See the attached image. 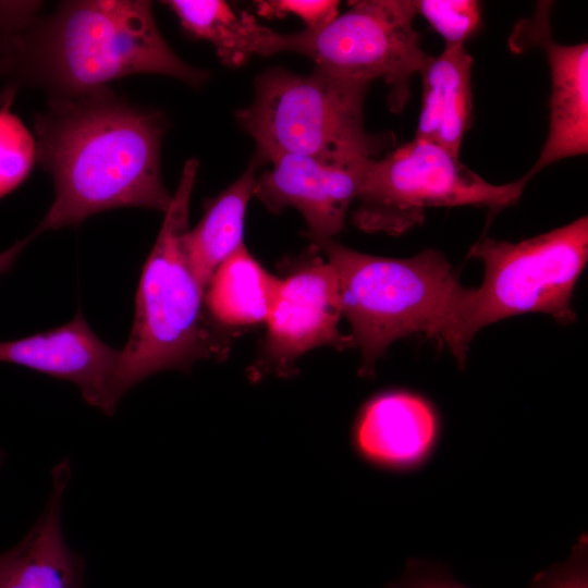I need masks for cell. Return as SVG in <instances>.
Masks as SVG:
<instances>
[{
	"instance_id": "6da1fadb",
	"label": "cell",
	"mask_w": 588,
	"mask_h": 588,
	"mask_svg": "<svg viewBox=\"0 0 588 588\" xmlns=\"http://www.w3.org/2000/svg\"><path fill=\"white\" fill-rule=\"evenodd\" d=\"M161 112L136 107L108 87L50 98L34 118L36 160L54 199L33 233L75 226L115 208L168 209L160 164Z\"/></svg>"
},
{
	"instance_id": "7a4b0ae2",
	"label": "cell",
	"mask_w": 588,
	"mask_h": 588,
	"mask_svg": "<svg viewBox=\"0 0 588 588\" xmlns=\"http://www.w3.org/2000/svg\"><path fill=\"white\" fill-rule=\"evenodd\" d=\"M38 10L0 36V73L50 98L84 95L136 74L167 75L193 87L208 78L167 44L149 1H63L48 14Z\"/></svg>"
},
{
	"instance_id": "3957f363",
	"label": "cell",
	"mask_w": 588,
	"mask_h": 588,
	"mask_svg": "<svg viewBox=\"0 0 588 588\" xmlns=\"http://www.w3.org/2000/svg\"><path fill=\"white\" fill-rule=\"evenodd\" d=\"M311 244L335 270L342 314L362 354L359 375H371L387 348L412 334L437 341L464 365L460 326L469 289L458 282L441 252L428 248L411 258H389L354 250L334 238Z\"/></svg>"
},
{
	"instance_id": "277c9868",
	"label": "cell",
	"mask_w": 588,
	"mask_h": 588,
	"mask_svg": "<svg viewBox=\"0 0 588 588\" xmlns=\"http://www.w3.org/2000/svg\"><path fill=\"white\" fill-rule=\"evenodd\" d=\"M199 162L188 159L156 242L143 265L134 321L120 350L114 390L119 400L134 385L164 370L188 371L200 359H223L226 335L209 316L205 287L188 262L184 236Z\"/></svg>"
},
{
	"instance_id": "5b68a950",
	"label": "cell",
	"mask_w": 588,
	"mask_h": 588,
	"mask_svg": "<svg viewBox=\"0 0 588 588\" xmlns=\"http://www.w3.org/2000/svg\"><path fill=\"white\" fill-rule=\"evenodd\" d=\"M369 85L317 66L309 74L271 68L256 77L253 100L236 121L253 137L260 166L283 154L333 163L376 159L392 136L365 126Z\"/></svg>"
},
{
	"instance_id": "8992f818",
	"label": "cell",
	"mask_w": 588,
	"mask_h": 588,
	"mask_svg": "<svg viewBox=\"0 0 588 588\" xmlns=\"http://www.w3.org/2000/svg\"><path fill=\"white\" fill-rule=\"evenodd\" d=\"M483 262L485 277L469 289L460 327L467 352L474 335L486 326L529 313H541L568 323L576 283L588 260V217L517 243L485 237L469 249Z\"/></svg>"
},
{
	"instance_id": "52a82bcc",
	"label": "cell",
	"mask_w": 588,
	"mask_h": 588,
	"mask_svg": "<svg viewBox=\"0 0 588 588\" xmlns=\"http://www.w3.org/2000/svg\"><path fill=\"white\" fill-rule=\"evenodd\" d=\"M531 179L526 173L492 184L443 147L413 137L369 161L351 218L365 232L400 235L422 223L431 207L483 206L497 212L513 206Z\"/></svg>"
},
{
	"instance_id": "ba28073f",
	"label": "cell",
	"mask_w": 588,
	"mask_h": 588,
	"mask_svg": "<svg viewBox=\"0 0 588 588\" xmlns=\"http://www.w3.org/2000/svg\"><path fill=\"white\" fill-rule=\"evenodd\" d=\"M412 0H360L327 25L294 34L279 33L277 53L303 54L334 75L367 83L381 78L388 86L392 112L405 108L413 76L429 54L413 26Z\"/></svg>"
},
{
	"instance_id": "9c48e42d",
	"label": "cell",
	"mask_w": 588,
	"mask_h": 588,
	"mask_svg": "<svg viewBox=\"0 0 588 588\" xmlns=\"http://www.w3.org/2000/svg\"><path fill=\"white\" fill-rule=\"evenodd\" d=\"M314 244L284 264L275 296L267 317V332L259 354L248 369L252 381L267 376L289 378L307 352L322 346L342 351L353 344L340 331L342 304L332 265Z\"/></svg>"
},
{
	"instance_id": "30bf717a",
	"label": "cell",
	"mask_w": 588,
	"mask_h": 588,
	"mask_svg": "<svg viewBox=\"0 0 588 588\" xmlns=\"http://www.w3.org/2000/svg\"><path fill=\"white\" fill-rule=\"evenodd\" d=\"M372 160V159H370ZM370 160L333 163L301 155H278L257 176L254 196L272 213L292 207L307 223L310 242L334 238L344 228Z\"/></svg>"
},
{
	"instance_id": "8fae6325",
	"label": "cell",
	"mask_w": 588,
	"mask_h": 588,
	"mask_svg": "<svg viewBox=\"0 0 588 588\" xmlns=\"http://www.w3.org/2000/svg\"><path fill=\"white\" fill-rule=\"evenodd\" d=\"M120 350L106 344L81 310L54 329L0 342V362L23 366L75 384L83 399L106 415L117 409L114 377Z\"/></svg>"
},
{
	"instance_id": "7c38bea8",
	"label": "cell",
	"mask_w": 588,
	"mask_h": 588,
	"mask_svg": "<svg viewBox=\"0 0 588 588\" xmlns=\"http://www.w3.org/2000/svg\"><path fill=\"white\" fill-rule=\"evenodd\" d=\"M437 419L421 397L388 391L362 408L353 431L355 451L384 469H403L421 461L433 445Z\"/></svg>"
},
{
	"instance_id": "4fadbf2b",
	"label": "cell",
	"mask_w": 588,
	"mask_h": 588,
	"mask_svg": "<svg viewBox=\"0 0 588 588\" xmlns=\"http://www.w3.org/2000/svg\"><path fill=\"white\" fill-rule=\"evenodd\" d=\"M70 466L53 469L48 504L30 531L4 552L0 588H85L84 561L66 543L61 525V500Z\"/></svg>"
},
{
	"instance_id": "5bb4252c",
	"label": "cell",
	"mask_w": 588,
	"mask_h": 588,
	"mask_svg": "<svg viewBox=\"0 0 588 588\" xmlns=\"http://www.w3.org/2000/svg\"><path fill=\"white\" fill-rule=\"evenodd\" d=\"M546 50L551 76L549 131L535 164L532 177L544 168L588 152V45H561L548 34V25L534 28Z\"/></svg>"
},
{
	"instance_id": "9a60e30c",
	"label": "cell",
	"mask_w": 588,
	"mask_h": 588,
	"mask_svg": "<svg viewBox=\"0 0 588 588\" xmlns=\"http://www.w3.org/2000/svg\"><path fill=\"white\" fill-rule=\"evenodd\" d=\"M473 58L465 46H444L429 56L419 73L422 101L414 137L434 143L460 157L473 112Z\"/></svg>"
},
{
	"instance_id": "2e32d148",
	"label": "cell",
	"mask_w": 588,
	"mask_h": 588,
	"mask_svg": "<svg viewBox=\"0 0 588 588\" xmlns=\"http://www.w3.org/2000/svg\"><path fill=\"white\" fill-rule=\"evenodd\" d=\"M259 167L253 156L243 174L207 201L201 219L184 236L188 262L205 289L216 269L245 245V215L254 196Z\"/></svg>"
},
{
	"instance_id": "e0dca14e",
	"label": "cell",
	"mask_w": 588,
	"mask_h": 588,
	"mask_svg": "<svg viewBox=\"0 0 588 588\" xmlns=\"http://www.w3.org/2000/svg\"><path fill=\"white\" fill-rule=\"evenodd\" d=\"M191 36L210 42L220 61L240 66L254 56L275 54L278 32L261 25L247 12H235L221 0L163 2Z\"/></svg>"
},
{
	"instance_id": "ac0fdd59",
	"label": "cell",
	"mask_w": 588,
	"mask_h": 588,
	"mask_svg": "<svg viewBox=\"0 0 588 588\" xmlns=\"http://www.w3.org/2000/svg\"><path fill=\"white\" fill-rule=\"evenodd\" d=\"M278 284L279 278L243 245L213 272L205 289V306L221 328L266 322Z\"/></svg>"
},
{
	"instance_id": "d6986e66",
	"label": "cell",
	"mask_w": 588,
	"mask_h": 588,
	"mask_svg": "<svg viewBox=\"0 0 588 588\" xmlns=\"http://www.w3.org/2000/svg\"><path fill=\"white\" fill-rule=\"evenodd\" d=\"M35 160L34 136L7 105L0 109V198L24 182Z\"/></svg>"
},
{
	"instance_id": "ffe728a7",
	"label": "cell",
	"mask_w": 588,
	"mask_h": 588,
	"mask_svg": "<svg viewBox=\"0 0 588 588\" xmlns=\"http://www.w3.org/2000/svg\"><path fill=\"white\" fill-rule=\"evenodd\" d=\"M420 14L444 40L445 46H465L481 23L480 4L475 0H415Z\"/></svg>"
},
{
	"instance_id": "44dd1931",
	"label": "cell",
	"mask_w": 588,
	"mask_h": 588,
	"mask_svg": "<svg viewBox=\"0 0 588 588\" xmlns=\"http://www.w3.org/2000/svg\"><path fill=\"white\" fill-rule=\"evenodd\" d=\"M255 5L257 13L266 17L295 15L308 29L320 28L339 14V1L333 0H268Z\"/></svg>"
},
{
	"instance_id": "7402d4cb",
	"label": "cell",
	"mask_w": 588,
	"mask_h": 588,
	"mask_svg": "<svg viewBox=\"0 0 588 588\" xmlns=\"http://www.w3.org/2000/svg\"><path fill=\"white\" fill-rule=\"evenodd\" d=\"M530 588H588V566L586 544L576 547L564 563L539 573Z\"/></svg>"
},
{
	"instance_id": "603a6c76",
	"label": "cell",
	"mask_w": 588,
	"mask_h": 588,
	"mask_svg": "<svg viewBox=\"0 0 588 588\" xmlns=\"http://www.w3.org/2000/svg\"><path fill=\"white\" fill-rule=\"evenodd\" d=\"M404 584L408 588H468L443 574L414 566Z\"/></svg>"
},
{
	"instance_id": "cb8c5ba5",
	"label": "cell",
	"mask_w": 588,
	"mask_h": 588,
	"mask_svg": "<svg viewBox=\"0 0 588 588\" xmlns=\"http://www.w3.org/2000/svg\"><path fill=\"white\" fill-rule=\"evenodd\" d=\"M36 235L32 233L23 240L16 241L8 249L0 252V274L5 273L11 269L20 253Z\"/></svg>"
},
{
	"instance_id": "d4e9b609",
	"label": "cell",
	"mask_w": 588,
	"mask_h": 588,
	"mask_svg": "<svg viewBox=\"0 0 588 588\" xmlns=\"http://www.w3.org/2000/svg\"><path fill=\"white\" fill-rule=\"evenodd\" d=\"M391 588H408L404 583L401 585L392 586Z\"/></svg>"
},
{
	"instance_id": "484cf974",
	"label": "cell",
	"mask_w": 588,
	"mask_h": 588,
	"mask_svg": "<svg viewBox=\"0 0 588 588\" xmlns=\"http://www.w3.org/2000/svg\"><path fill=\"white\" fill-rule=\"evenodd\" d=\"M3 559H4V552L0 554V565H1L2 561H3Z\"/></svg>"
},
{
	"instance_id": "4316f807",
	"label": "cell",
	"mask_w": 588,
	"mask_h": 588,
	"mask_svg": "<svg viewBox=\"0 0 588 588\" xmlns=\"http://www.w3.org/2000/svg\"><path fill=\"white\" fill-rule=\"evenodd\" d=\"M2 461H3V454L0 452V465L2 464Z\"/></svg>"
}]
</instances>
